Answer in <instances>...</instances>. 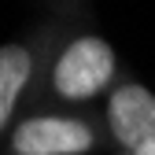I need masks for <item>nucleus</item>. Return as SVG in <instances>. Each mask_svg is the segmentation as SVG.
I'll return each instance as SVG.
<instances>
[{"label":"nucleus","mask_w":155,"mask_h":155,"mask_svg":"<svg viewBox=\"0 0 155 155\" xmlns=\"http://www.w3.org/2000/svg\"><path fill=\"white\" fill-rule=\"evenodd\" d=\"M114 78V48L104 37H78L55 59L52 85L63 100H89Z\"/></svg>","instance_id":"obj_1"},{"label":"nucleus","mask_w":155,"mask_h":155,"mask_svg":"<svg viewBox=\"0 0 155 155\" xmlns=\"http://www.w3.org/2000/svg\"><path fill=\"white\" fill-rule=\"evenodd\" d=\"M89 148H92V129L63 114L26 118L11 137L15 155H85Z\"/></svg>","instance_id":"obj_2"},{"label":"nucleus","mask_w":155,"mask_h":155,"mask_svg":"<svg viewBox=\"0 0 155 155\" xmlns=\"http://www.w3.org/2000/svg\"><path fill=\"white\" fill-rule=\"evenodd\" d=\"M107 126L114 133V140L129 151L155 140V92L133 81L114 89L107 100Z\"/></svg>","instance_id":"obj_3"},{"label":"nucleus","mask_w":155,"mask_h":155,"mask_svg":"<svg viewBox=\"0 0 155 155\" xmlns=\"http://www.w3.org/2000/svg\"><path fill=\"white\" fill-rule=\"evenodd\" d=\"M33 70V55L22 45H4L0 48V129L11 122V111L22 96Z\"/></svg>","instance_id":"obj_4"},{"label":"nucleus","mask_w":155,"mask_h":155,"mask_svg":"<svg viewBox=\"0 0 155 155\" xmlns=\"http://www.w3.org/2000/svg\"><path fill=\"white\" fill-rule=\"evenodd\" d=\"M133 155H155V140H148V144H140V148L133 151Z\"/></svg>","instance_id":"obj_5"}]
</instances>
